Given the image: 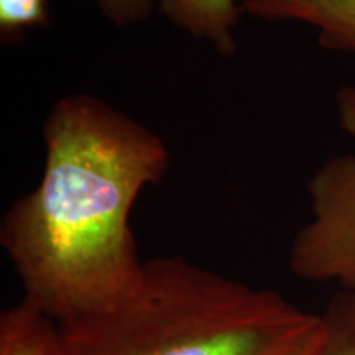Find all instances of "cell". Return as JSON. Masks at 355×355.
<instances>
[{"mask_svg": "<svg viewBox=\"0 0 355 355\" xmlns=\"http://www.w3.org/2000/svg\"><path fill=\"white\" fill-rule=\"evenodd\" d=\"M38 184L8 207L0 243L25 296L55 322L117 303L145 261L133 204L170 170L166 141L92 94L60 97L43 123Z\"/></svg>", "mask_w": 355, "mask_h": 355, "instance_id": "cell-1", "label": "cell"}, {"mask_svg": "<svg viewBox=\"0 0 355 355\" xmlns=\"http://www.w3.org/2000/svg\"><path fill=\"white\" fill-rule=\"evenodd\" d=\"M311 318L268 288L158 257L117 303L55 322L53 355H275Z\"/></svg>", "mask_w": 355, "mask_h": 355, "instance_id": "cell-2", "label": "cell"}, {"mask_svg": "<svg viewBox=\"0 0 355 355\" xmlns=\"http://www.w3.org/2000/svg\"><path fill=\"white\" fill-rule=\"evenodd\" d=\"M308 196L313 217L291 243V272L355 291V155L324 162L309 178Z\"/></svg>", "mask_w": 355, "mask_h": 355, "instance_id": "cell-3", "label": "cell"}, {"mask_svg": "<svg viewBox=\"0 0 355 355\" xmlns=\"http://www.w3.org/2000/svg\"><path fill=\"white\" fill-rule=\"evenodd\" d=\"M241 8L261 20L313 26L324 50L355 55V0H241Z\"/></svg>", "mask_w": 355, "mask_h": 355, "instance_id": "cell-4", "label": "cell"}, {"mask_svg": "<svg viewBox=\"0 0 355 355\" xmlns=\"http://www.w3.org/2000/svg\"><path fill=\"white\" fill-rule=\"evenodd\" d=\"M158 10L176 28L198 42L207 43L217 55L232 58L237 53V0H157Z\"/></svg>", "mask_w": 355, "mask_h": 355, "instance_id": "cell-5", "label": "cell"}, {"mask_svg": "<svg viewBox=\"0 0 355 355\" xmlns=\"http://www.w3.org/2000/svg\"><path fill=\"white\" fill-rule=\"evenodd\" d=\"M55 321L24 298L0 314V355H53Z\"/></svg>", "mask_w": 355, "mask_h": 355, "instance_id": "cell-6", "label": "cell"}, {"mask_svg": "<svg viewBox=\"0 0 355 355\" xmlns=\"http://www.w3.org/2000/svg\"><path fill=\"white\" fill-rule=\"evenodd\" d=\"M321 316L326 336L316 355H355V291L336 295Z\"/></svg>", "mask_w": 355, "mask_h": 355, "instance_id": "cell-7", "label": "cell"}, {"mask_svg": "<svg viewBox=\"0 0 355 355\" xmlns=\"http://www.w3.org/2000/svg\"><path fill=\"white\" fill-rule=\"evenodd\" d=\"M48 24V0H0V35L3 40H12L25 30Z\"/></svg>", "mask_w": 355, "mask_h": 355, "instance_id": "cell-8", "label": "cell"}, {"mask_svg": "<svg viewBox=\"0 0 355 355\" xmlns=\"http://www.w3.org/2000/svg\"><path fill=\"white\" fill-rule=\"evenodd\" d=\"M109 24L119 28L144 24L157 10V0H92Z\"/></svg>", "mask_w": 355, "mask_h": 355, "instance_id": "cell-9", "label": "cell"}, {"mask_svg": "<svg viewBox=\"0 0 355 355\" xmlns=\"http://www.w3.org/2000/svg\"><path fill=\"white\" fill-rule=\"evenodd\" d=\"M326 336V324L321 314H313L309 322L275 355H316Z\"/></svg>", "mask_w": 355, "mask_h": 355, "instance_id": "cell-10", "label": "cell"}, {"mask_svg": "<svg viewBox=\"0 0 355 355\" xmlns=\"http://www.w3.org/2000/svg\"><path fill=\"white\" fill-rule=\"evenodd\" d=\"M336 107L340 127L355 144V84L343 86L337 91Z\"/></svg>", "mask_w": 355, "mask_h": 355, "instance_id": "cell-11", "label": "cell"}]
</instances>
